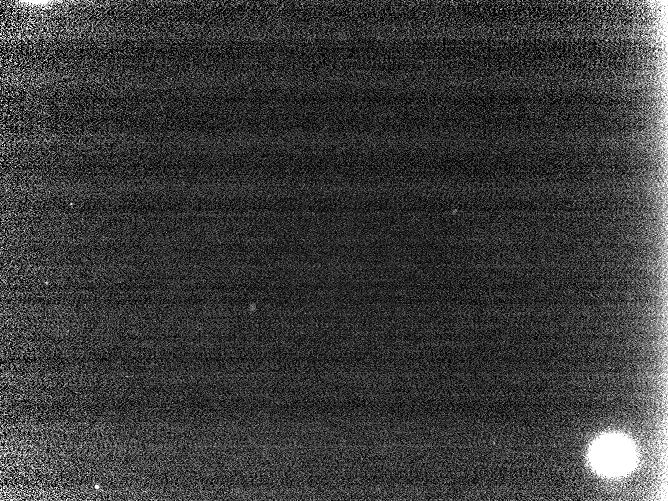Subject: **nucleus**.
I'll return each instance as SVG.
<instances>
[{"label":"nucleus","instance_id":"obj_1","mask_svg":"<svg viewBox=\"0 0 668 501\" xmlns=\"http://www.w3.org/2000/svg\"><path fill=\"white\" fill-rule=\"evenodd\" d=\"M592 468L601 475L616 477L628 473L636 461L632 442L621 434L609 433L597 438L589 451Z\"/></svg>","mask_w":668,"mask_h":501}]
</instances>
